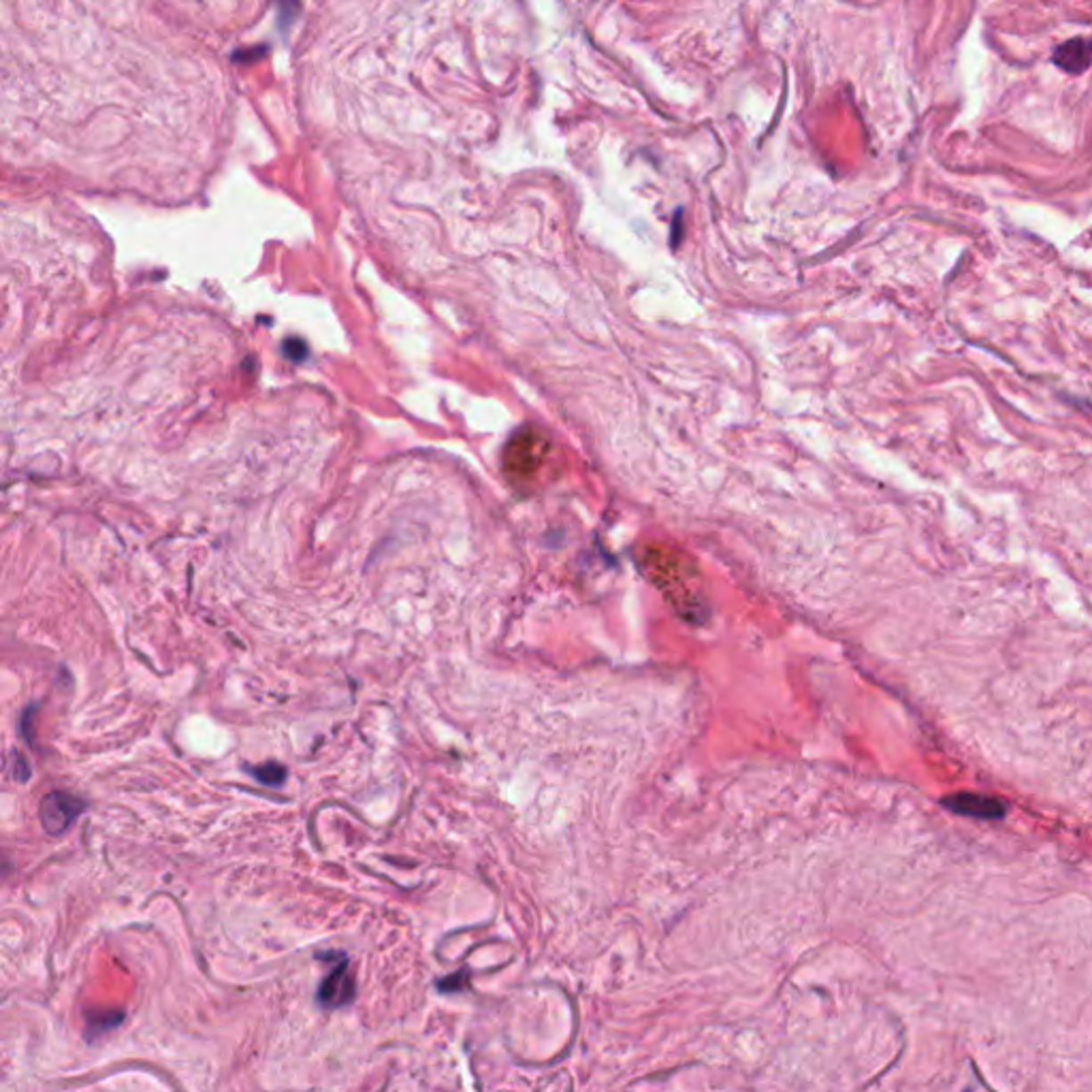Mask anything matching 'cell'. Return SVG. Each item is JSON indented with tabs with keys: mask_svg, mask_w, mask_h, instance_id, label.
<instances>
[{
	"mask_svg": "<svg viewBox=\"0 0 1092 1092\" xmlns=\"http://www.w3.org/2000/svg\"><path fill=\"white\" fill-rule=\"evenodd\" d=\"M947 805L952 807L954 811L966 813V815H977V817L1003 815V811H1005L997 800H988V798H981V796H971V794L954 796L952 800H947Z\"/></svg>",
	"mask_w": 1092,
	"mask_h": 1092,
	"instance_id": "cell-5",
	"label": "cell"
},
{
	"mask_svg": "<svg viewBox=\"0 0 1092 1092\" xmlns=\"http://www.w3.org/2000/svg\"><path fill=\"white\" fill-rule=\"evenodd\" d=\"M86 809V802L67 794V791H52L41 800L39 817L41 826L47 834L58 837V834L67 832L70 823L78 819L81 811Z\"/></svg>",
	"mask_w": 1092,
	"mask_h": 1092,
	"instance_id": "cell-1",
	"label": "cell"
},
{
	"mask_svg": "<svg viewBox=\"0 0 1092 1092\" xmlns=\"http://www.w3.org/2000/svg\"><path fill=\"white\" fill-rule=\"evenodd\" d=\"M546 452L538 434H518L506 451V469L518 478H529L542 466Z\"/></svg>",
	"mask_w": 1092,
	"mask_h": 1092,
	"instance_id": "cell-2",
	"label": "cell"
},
{
	"mask_svg": "<svg viewBox=\"0 0 1092 1092\" xmlns=\"http://www.w3.org/2000/svg\"><path fill=\"white\" fill-rule=\"evenodd\" d=\"M250 773L254 774V779L259 781V783L269 785V788H273V785H282L284 781H286V777H288L286 768H284L282 764H277V762L261 764V766L252 768V771H250Z\"/></svg>",
	"mask_w": 1092,
	"mask_h": 1092,
	"instance_id": "cell-6",
	"label": "cell"
},
{
	"mask_svg": "<svg viewBox=\"0 0 1092 1092\" xmlns=\"http://www.w3.org/2000/svg\"><path fill=\"white\" fill-rule=\"evenodd\" d=\"M354 998V977L348 971L346 954L337 956V964L320 981L318 1001L325 1007H342Z\"/></svg>",
	"mask_w": 1092,
	"mask_h": 1092,
	"instance_id": "cell-3",
	"label": "cell"
},
{
	"mask_svg": "<svg viewBox=\"0 0 1092 1092\" xmlns=\"http://www.w3.org/2000/svg\"><path fill=\"white\" fill-rule=\"evenodd\" d=\"M1054 62L1067 73H1084L1092 64V41L1090 39H1069L1056 47Z\"/></svg>",
	"mask_w": 1092,
	"mask_h": 1092,
	"instance_id": "cell-4",
	"label": "cell"
}]
</instances>
